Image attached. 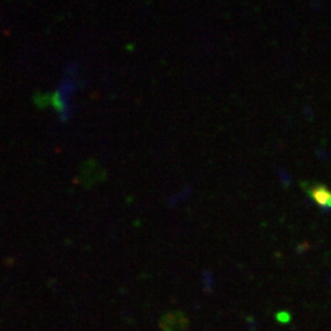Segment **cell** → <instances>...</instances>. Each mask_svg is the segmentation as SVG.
Returning a JSON list of instances; mask_svg holds the SVG:
<instances>
[{"mask_svg":"<svg viewBox=\"0 0 331 331\" xmlns=\"http://www.w3.org/2000/svg\"><path fill=\"white\" fill-rule=\"evenodd\" d=\"M308 194L310 198L321 207H331V190L323 184L308 186Z\"/></svg>","mask_w":331,"mask_h":331,"instance_id":"cell-1","label":"cell"}]
</instances>
